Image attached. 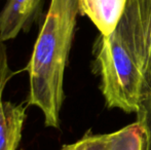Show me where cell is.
Segmentation results:
<instances>
[{
  "label": "cell",
  "instance_id": "1",
  "mask_svg": "<svg viewBox=\"0 0 151 150\" xmlns=\"http://www.w3.org/2000/svg\"><path fill=\"white\" fill-rule=\"evenodd\" d=\"M78 14V0H50L26 67L29 75L27 105L41 110L47 128H60L65 100L64 77Z\"/></svg>",
  "mask_w": 151,
  "mask_h": 150
},
{
  "label": "cell",
  "instance_id": "2",
  "mask_svg": "<svg viewBox=\"0 0 151 150\" xmlns=\"http://www.w3.org/2000/svg\"><path fill=\"white\" fill-rule=\"evenodd\" d=\"M93 55V68L100 77V88L107 107L137 113L142 98L151 86L124 16L111 34L99 35Z\"/></svg>",
  "mask_w": 151,
  "mask_h": 150
},
{
  "label": "cell",
  "instance_id": "3",
  "mask_svg": "<svg viewBox=\"0 0 151 150\" xmlns=\"http://www.w3.org/2000/svg\"><path fill=\"white\" fill-rule=\"evenodd\" d=\"M44 0H6L0 11V39H14L41 19Z\"/></svg>",
  "mask_w": 151,
  "mask_h": 150
},
{
  "label": "cell",
  "instance_id": "4",
  "mask_svg": "<svg viewBox=\"0 0 151 150\" xmlns=\"http://www.w3.org/2000/svg\"><path fill=\"white\" fill-rule=\"evenodd\" d=\"M123 16L139 47L146 79L151 86V0H127Z\"/></svg>",
  "mask_w": 151,
  "mask_h": 150
},
{
  "label": "cell",
  "instance_id": "5",
  "mask_svg": "<svg viewBox=\"0 0 151 150\" xmlns=\"http://www.w3.org/2000/svg\"><path fill=\"white\" fill-rule=\"evenodd\" d=\"M79 14L88 17L100 34L109 35L120 22L127 0H78Z\"/></svg>",
  "mask_w": 151,
  "mask_h": 150
},
{
  "label": "cell",
  "instance_id": "6",
  "mask_svg": "<svg viewBox=\"0 0 151 150\" xmlns=\"http://www.w3.org/2000/svg\"><path fill=\"white\" fill-rule=\"evenodd\" d=\"M23 104L0 100V150H17L21 142L26 120Z\"/></svg>",
  "mask_w": 151,
  "mask_h": 150
},
{
  "label": "cell",
  "instance_id": "7",
  "mask_svg": "<svg viewBox=\"0 0 151 150\" xmlns=\"http://www.w3.org/2000/svg\"><path fill=\"white\" fill-rule=\"evenodd\" d=\"M111 133L91 134L86 133L81 139L71 144H66L61 150H110Z\"/></svg>",
  "mask_w": 151,
  "mask_h": 150
},
{
  "label": "cell",
  "instance_id": "8",
  "mask_svg": "<svg viewBox=\"0 0 151 150\" xmlns=\"http://www.w3.org/2000/svg\"><path fill=\"white\" fill-rule=\"evenodd\" d=\"M136 114L137 122L144 130V150H151V88L143 96Z\"/></svg>",
  "mask_w": 151,
  "mask_h": 150
},
{
  "label": "cell",
  "instance_id": "9",
  "mask_svg": "<svg viewBox=\"0 0 151 150\" xmlns=\"http://www.w3.org/2000/svg\"><path fill=\"white\" fill-rule=\"evenodd\" d=\"M16 75V72L12 71L8 62L7 48L5 42L0 39V100L2 99L4 88L10 79Z\"/></svg>",
  "mask_w": 151,
  "mask_h": 150
}]
</instances>
